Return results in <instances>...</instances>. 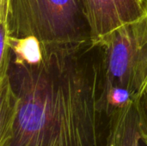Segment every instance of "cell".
<instances>
[{
	"label": "cell",
	"mask_w": 147,
	"mask_h": 146,
	"mask_svg": "<svg viewBox=\"0 0 147 146\" xmlns=\"http://www.w3.org/2000/svg\"><path fill=\"white\" fill-rule=\"evenodd\" d=\"M0 78V146H105L101 43L43 44Z\"/></svg>",
	"instance_id": "obj_1"
},
{
	"label": "cell",
	"mask_w": 147,
	"mask_h": 146,
	"mask_svg": "<svg viewBox=\"0 0 147 146\" xmlns=\"http://www.w3.org/2000/svg\"><path fill=\"white\" fill-rule=\"evenodd\" d=\"M11 37H36L43 44L91 40L80 0H9L6 24Z\"/></svg>",
	"instance_id": "obj_2"
},
{
	"label": "cell",
	"mask_w": 147,
	"mask_h": 146,
	"mask_svg": "<svg viewBox=\"0 0 147 146\" xmlns=\"http://www.w3.org/2000/svg\"><path fill=\"white\" fill-rule=\"evenodd\" d=\"M101 44L102 94L118 86L137 98L147 83V16L115 31Z\"/></svg>",
	"instance_id": "obj_3"
},
{
	"label": "cell",
	"mask_w": 147,
	"mask_h": 146,
	"mask_svg": "<svg viewBox=\"0 0 147 146\" xmlns=\"http://www.w3.org/2000/svg\"><path fill=\"white\" fill-rule=\"evenodd\" d=\"M80 1L95 43H101L115 31L146 16L145 0Z\"/></svg>",
	"instance_id": "obj_4"
},
{
	"label": "cell",
	"mask_w": 147,
	"mask_h": 146,
	"mask_svg": "<svg viewBox=\"0 0 147 146\" xmlns=\"http://www.w3.org/2000/svg\"><path fill=\"white\" fill-rule=\"evenodd\" d=\"M105 146H143L135 99L109 116Z\"/></svg>",
	"instance_id": "obj_5"
},
{
	"label": "cell",
	"mask_w": 147,
	"mask_h": 146,
	"mask_svg": "<svg viewBox=\"0 0 147 146\" xmlns=\"http://www.w3.org/2000/svg\"><path fill=\"white\" fill-rule=\"evenodd\" d=\"M11 60L30 65H38L43 59V45L34 36L15 38L9 35Z\"/></svg>",
	"instance_id": "obj_6"
},
{
	"label": "cell",
	"mask_w": 147,
	"mask_h": 146,
	"mask_svg": "<svg viewBox=\"0 0 147 146\" xmlns=\"http://www.w3.org/2000/svg\"><path fill=\"white\" fill-rule=\"evenodd\" d=\"M135 100L140 115L141 137H147V83Z\"/></svg>",
	"instance_id": "obj_7"
},
{
	"label": "cell",
	"mask_w": 147,
	"mask_h": 146,
	"mask_svg": "<svg viewBox=\"0 0 147 146\" xmlns=\"http://www.w3.org/2000/svg\"><path fill=\"white\" fill-rule=\"evenodd\" d=\"M9 0H0V24H6L9 13Z\"/></svg>",
	"instance_id": "obj_8"
},
{
	"label": "cell",
	"mask_w": 147,
	"mask_h": 146,
	"mask_svg": "<svg viewBox=\"0 0 147 146\" xmlns=\"http://www.w3.org/2000/svg\"><path fill=\"white\" fill-rule=\"evenodd\" d=\"M141 138H142L143 146H147V137H141Z\"/></svg>",
	"instance_id": "obj_9"
},
{
	"label": "cell",
	"mask_w": 147,
	"mask_h": 146,
	"mask_svg": "<svg viewBox=\"0 0 147 146\" xmlns=\"http://www.w3.org/2000/svg\"><path fill=\"white\" fill-rule=\"evenodd\" d=\"M146 1V16H147V0H145Z\"/></svg>",
	"instance_id": "obj_10"
}]
</instances>
